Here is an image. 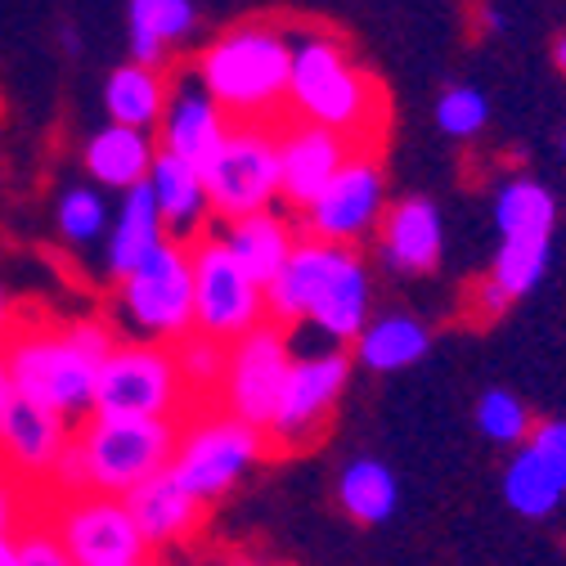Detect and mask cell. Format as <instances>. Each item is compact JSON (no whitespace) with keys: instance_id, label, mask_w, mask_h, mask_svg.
Segmentation results:
<instances>
[{"instance_id":"6da1fadb","label":"cell","mask_w":566,"mask_h":566,"mask_svg":"<svg viewBox=\"0 0 566 566\" xmlns=\"http://www.w3.org/2000/svg\"><path fill=\"white\" fill-rule=\"evenodd\" d=\"M117 342H122L117 324L99 315L19 319L0 356H6L14 396H28L63 418L82 422L86 413H95L99 369Z\"/></svg>"},{"instance_id":"7a4b0ae2","label":"cell","mask_w":566,"mask_h":566,"mask_svg":"<svg viewBox=\"0 0 566 566\" xmlns=\"http://www.w3.org/2000/svg\"><path fill=\"white\" fill-rule=\"evenodd\" d=\"M387 95L374 73L350 59L346 41L324 28L293 32L289 117L337 130L350 149H378L387 130Z\"/></svg>"},{"instance_id":"3957f363","label":"cell","mask_w":566,"mask_h":566,"mask_svg":"<svg viewBox=\"0 0 566 566\" xmlns=\"http://www.w3.org/2000/svg\"><path fill=\"white\" fill-rule=\"evenodd\" d=\"M193 73L230 122H279L289 113L293 32L270 19L234 23L202 45Z\"/></svg>"},{"instance_id":"277c9868","label":"cell","mask_w":566,"mask_h":566,"mask_svg":"<svg viewBox=\"0 0 566 566\" xmlns=\"http://www.w3.org/2000/svg\"><path fill=\"white\" fill-rule=\"evenodd\" d=\"M270 454H274V446L261 428L234 418L217 400H207V405H189L180 413L171 472L180 476V485L193 494V500H202L211 509L217 500H226L252 468H261Z\"/></svg>"},{"instance_id":"5b68a950","label":"cell","mask_w":566,"mask_h":566,"mask_svg":"<svg viewBox=\"0 0 566 566\" xmlns=\"http://www.w3.org/2000/svg\"><path fill=\"white\" fill-rule=\"evenodd\" d=\"M180 418H130V413H86L77 422V450L86 459V485L95 494H130L171 468Z\"/></svg>"},{"instance_id":"8992f818","label":"cell","mask_w":566,"mask_h":566,"mask_svg":"<svg viewBox=\"0 0 566 566\" xmlns=\"http://www.w3.org/2000/svg\"><path fill=\"white\" fill-rule=\"evenodd\" d=\"M117 328L145 342H180L193 333V261L189 243L163 239L126 279H117Z\"/></svg>"},{"instance_id":"52a82bcc","label":"cell","mask_w":566,"mask_h":566,"mask_svg":"<svg viewBox=\"0 0 566 566\" xmlns=\"http://www.w3.org/2000/svg\"><path fill=\"white\" fill-rule=\"evenodd\" d=\"M202 180L217 221L279 207V122H234L217 158L202 167Z\"/></svg>"},{"instance_id":"ba28073f","label":"cell","mask_w":566,"mask_h":566,"mask_svg":"<svg viewBox=\"0 0 566 566\" xmlns=\"http://www.w3.org/2000/svg\"><path fill=\"white\" fill-rule=\"evenodd\" d=\"M387 217V171L378 149H356L342 171L328 180V189L297 211L302 239L337 243V248H360L378 234Z\"/></svg>"},{"instance_id":"9c48e42d","label":"cell","mask_w":566,"mask_h":566,"mask_svg":"<svg viewBox=\"0 0 566 566\" xmlns=\"http://www.w3.org/2000/svg\"><path fill=\"white\" fill-rule=\"evenodd\" d=\"M41 513L77 566H149V544L117 494H45Z\"/></svg>"},{"instance_id":"30bf717a","label":"cell","mask_w":566,"mask_h":566,"mask_svg":"<svg viewBox=\"0 0 566 566\" xmlns=\"http://www.w3.org/2000/svg\"><path fill=\"white\" fill-rule=\"evenodd\" d=\"M189 396L176 374V356L167 342L122 337L99 369L95 413H130V418H180Z\"/></svg>"},{"instance_id":"8fae6325","label":"cell","mask_w":566,"mask_h":566,"mask_svg":"<svg viewBox=\"0 0 566 566\" xmlns=\"http://www.w3.org/2000/svg\"><path fill=\"white\" fill-rule=\"evenodd\" d=\"M193 261V328L217 337V342H239L256 324H265V289L234 261V252L221 243L217 230L189 243Z\"/></svg>"},{"instance_id":"7c38bea8","label":"cell","mask_w":566,"mask_h":566,"mask_svg":"<svg viewBox=\"0 0 566 566\" xmlns=\"http://www.w3.org/2000/svg\"><path fill=\"white\" fill-rule=\"evenodd\" d=\"M293 360L297 356H293L289 328L274 324V319L256 324L252 333H243L239 342H230L226 382L217 391V405L265 432L274 409H279L283 382H289V374H293Z\"/></svg>"},{"instance_id":"4fadbf2b","label":"cell","mask_w":566,"mask_h":566,"mask_svg":"<svg viewBox=\"0 0 566 566\" xmlns=\"http://www.w3.org/2000/svg\"><path fill=\"white\" fill-rule=\"evenodd\" d=\"M350 382V356L342 346L319 350V356H302L293 360V374L283 382L279 409L270 418V446L279 454H293V450H311L333 422V409L342 400Z\"/></svg>"},{"instance_id":"5bb4252c","label":"cell","mask_w":566,"mask_h":566,"mask_svg":"<svg viewBox=\"0 0 566 566\" xmlns=\"http://www.w3.org/2000/svg\"><path fill=\"white\" fill-rule=\"evenodd\" d=\"M73 437H77L73 418H63V413L28 400V396H10L0 405V463L41 494H45L50 472L63 459Z\"/></svg>"},{"instance_id":"9a60e30c","label":"cell","mask_w":566,"mask_h":566,"mask_svg":"<svg viewBox=\"0 0 566 566\" xmlns=\"http://www.w3.org/2000/svg\"><path fill=\"white\" fill-rule=\"evenodd\" d=\"M374 319V274L360 248H328V265L319 274V289L306 306V319L315 333L328 337V346H356L365 324Z\"/></svg>"},{"instance_id":"2e32d148","label":"cell","mask_w":566,"mask_h":566,"mask_svg":"<svg viewBox=\"0 0 566 566\" xmlns=\"http://www.w3.org/2000/svg\"><path fill=\"white\" fill-rule=\"evenodd\" d=\"M230 113L207 95V86L198 82V73H176L171 86H167V108H163V122H158V149L189 163V167H207L217 158V149L226 145L230 135Z\"/></svg>"},{"instance_id":"e0dca14e","label":"cell","mask_w":566,"mask_h":566,"mask_svg":"<svg viewBox=\"0 0 566 566\" xmlns=\"http://www.w3.org/2000/svg\"><path fill=\"white\" fill-rule=\"evenodd\" d=\"M350 154L356 149H350L337 130L289 117L279 126V176H283L279 202L293 207V211L311 207L328 189V180L342 171V163Z\"/></svg>"},{"instance_id":"ac0fdd59","label":"cell","mask_w":566,"mask_h":566,"mask_svg":"<svg viewBox=\"0 0 566 566\" xmlns=\"http://www.w3.org/2000/svg\"><path fill=\"white\" fill-rule=\"evenodd\" d=\"M378 261L396 274H432L446 252V221L441 207L422 193L387 202V217L374 234Z\"/></svg>"},{"instance_id":"d6986e66","label":"cell","mask_w":566,"mask_h":566,"mask_svg":"<svg viewBox=\"0 0 566 566\" xmlns=\"http://www.w3.org/2000/svg\"><path fill=\"white\" fill-rule=\"evenodd\" d=\"M122 504L135 517V531L145 535L149 553L189 544L202 531V522H207V504L193 500L171 468L149 476V481H139L130 494H122Z\"/></svg>"},{"instance_id":"ffe728a7","label":"cell","mask_w":566,"mask_h":566,"mask_svg":"<svg viewBox=\"0 0 566 566\" xmlns=\"http://www.w3.org/2000/svg\"><path fill=\"white\" fill-rule=\"evenodd\" d=\"M221 243L234 252V261L270 289L279 279V270L289 265L293 248L302 243V230L293 217H283L279 207H265V211H252V217H234V221H221Z\"/></svg>"},{"instance_id":"44dd1931","label":"cell","mask_w":566,"mask_h":566,"mask_svg":"<svg viewBox=\"0 0 566 566\" xmlns=\"http://www.w3.org/2000/svg\"><path fill=\"white\" fill-rule=\"evenodd\" d=\"M154 158H158V135L154 130H135V126H99L91 139H86V149H82V167L86 176L99 185V189H135V185H145L149 171H154Z\"/></svg>"},{"instance_id":"7402d4cb","label":"cell","mask_w":566,"mask_h":566,"mask_svg":"<svg viewBox=\"0 0 566 566\" xmlns=\"http://www.w3.org/2000/svg\"><path fill=\"white\" fill-rule=\"evenodd\" d=\"M149 189H154V202L163 211V226H167V239L176 243H193L211 230V202H207V180L198 167L171 158L158 149L154 158V171H149Z\"/></svg>"},{"instance_id":"603a6c76","label":"cell","mask_w":566,"mask_h":566,"mask_svg":"<svg viewBox=\"0 0 566 566\" xmlns=\"http://www.w3.org/2000/svg\"><path fill=\"white\" fill-rule=\"evenodd\" d=\"M163 239H167V226H163V211L154 202L149 180L126 189L117 211H113L108 239H104V270H108V279H126Z\"/></svg>"},{"instance_id":"cb8c5ba5","label":"cell","mask_w":566,"mask_h":566,"mask_svg":"<svg viewBox=\"0 0 566 566\" xmlns=\"http://www.w3.org/2000/svg\"><path fill=\"white\" fill-rule=\"evenodd\" d=\"M350 350H356V365H365L369 374H400V369H413L432 350V328L418 315L387 311L365 324V333Z\"/></svg>"},{"instance_id":"d4e9b609","label":"cell","mask_w":566,"mask_h":566,"mask_svg":"<svg viewBox=\"0 0 566 566\" xmlns=\"http://www.w3.org/2000/svg\"><path fill=\"white\" fill-rule=\"evenodd\" d=\"M167 77L149 63H122L104 82V113L117 126L135 130H158L163 108H167Z\"/></svg>"},{"instance_id":"484cf974","label":"cell","mask_w":566,"mask_h":566,"mask_svg":"<svg viewBox=\"0 0 566 566\" xmlns=\"http://www.w3.org/2000/svg\"><path fill=\"white\" fill-rule=\"evenodd\" d=\"M337 504L350 522H360V526H382L396 517L400 509V481L396 472L374 459V454H360V459H350L342 472H337Z\"/></svg>"},{"instance_id":"4316f807","label":"cell","mask_w":566,"mask_h":566,"mask_svg":"<svg viewBox=\"0 0 566 566\" xmlns=\"http://www.w3.org/2000/svg\"><path fill=\"white\" fill-rule=\"evenodd\" d=\"M130 63L158 67L176 41H185L198 23L193 0H130Z\"/></svg>"},{"instance_id":"83f0119b","label":"cell","mask_w":566,"mask_h":566,"mask_svg":"<svg viewBox=\"0 0 566 566\" xmlns=\"http://www.w3.org/2000/svg\"><path fill=\"white\" fill-rule=\"evenodd\" d=\"M494 230L500 239H553L557 230V198L548 185L531 176H513L494 193Z\"/></svg>"},{"instance_id":"f1b7e54d","label":"cell","mask_w":566,"mask_h":566,"mask_svg":"<svg viewBox=\"0 0 566 566\" xmlns=\"http://www.w3.org/2000/svg\"><path fill=\"white\" fill-rule=\"evenodd\" d=\"M504 500H509V509L517 517L544 522V517L557 513V504L566 500V490L557 485V476L548 472V463L531 446H517V454L504 468Z\"/></svg>"},{"instance_id":"f546056e","label":"cell","mask_w":566,"mask_h":566,"mask_svg":"<svg viewBox=\"0 0 566 566\" xmlns=\"http://www.w3.org/2000/svg\"><path fill=\"white\" fill-rule=\"evenodd\" d=\"M171 356H176V374H180V387H185L189 405L217 400V391L226 382V356H230L226 342L193 328L180 342H171Z\"/></svg>"},{"instance_id":"4dcf8cb0","label":"cell","mask_w":566,"mask_h":566,"mask_svg":"<svg viewBox=\"0 0 566 566\" xmlns=\"http://www.w3.org/2000/svg\"><path fill=\"white\" fill-rule=\"evenodd\" d=\"M108 226H113V207L95 185H73L54 198V230L73 252H86L91 243L108 239Z\"/></svg>"},{"instance_id":"1f68e13d","label":"cell","mask_w":566,"mask_h":566,"mask_svg":"<svg viewBox=\"0 0 566 566\" xmlns=\"http://www.w3.org/2000/svg\"><path fill=\"white\" fill-rule=\"evenodd\" d=\"M548 261H553V239H500L490 279L500 283L513 302H522V297H531L544 283Z\"/></svg>"},{"instance_id":"d6a6232c","label":"cell","mask_w":566,"mask_h":566,"mask_svg":"<svg viewBox=\"0 0 566 566\" xmlns=\"http://www.w3.org/2000/svg\"><path fill=\"white\" fill-rule=\"evenodd\" d=\"M531 428H535V418H531V409H526V400L517 391H509V387H485L481 391V400H476V432L485 441L517 450V446H526Z\"/></svg>"},{"instance_id":"836d02e7","label":"cell","mask_w":566,"mask_h":566,"mask_svg":"<svg viewBox=\"0 0 566 566\" xmlns=\"http://www.w3.org/2000/svg\"><path fill=\"white\" fill-rule=\"evenodd\" d=\"M490 122V104L476 86H446L437 99V126L450 139H476Z\"/></svg>"},{"instance_id":"e575fe53","label":"cell","mask_w":566,"mask_h":566,"mask_svg":"<svg viewBox=\"0 0 566 566\" xmlns=\"http://www.w3.org/2000/svg\"><path fill=\"white\" fill-rule=\"evenodd\" d=\"M41 504H45V494L32 490L28 481H19L6 463H0V535L14 539V535L41 513Z\"/></svg>"},{"instance_id":"d590c367","label":"cell","mask_w":566,"mask_h":566,"mask_svg":"<svg viewBox=\"0 0 566 566\" xmlns=\"http://www.w3.org/2000/svg\"><path fill=\"white\" fill-rule=\"evenodd\" d=\"M14 544H19V562H23V566H77L73 557H67V548L59 544L54 526L45 522V513H36V517L14 535Z\"/></svg>"},{"instance_id":"8d00e7d4","label":"cell","mask_w":566,"mask_h":566,"mask_svg":"<svg viewBox=\"0 0 566 566\" xmlns=\"http://www.w3.org/2000/svg\"><path fill=\"white\" fill-rule=\"evenodd\" d=\"M526 446L548 463V472L557 476V485L566 490V418H544L531 428Z\"/></svg>"},{"instance_id":"74e56055","label":"cell","mask_w":566,"mask_h":566,"mask_svg":"<svg viewBox=\"0 0 566 566\" xmlns=\"http://www.w3.org/2000/svg\"><path fill=\"white\" fill-rule=\"evenodd\" d=\"M509 306H513V297H509L490 274L472 279V289H468V315H472L476 324H494Z\"/></svg>"},{"instance_id":"f35d334b","label":"cell","mask_w":566,"mask_h":566,"mask_svg":"<svg viewBox=\"0 0 566 566\" xmlns=\"http://www.w3.org/2000/svg\"><path fill=\"white\" fill-rule=\"evenodd\" d=\"M19 306H14V297H10V289L0 283V350H6V342H10V333L19 328Z\"/></svg>"},{"instance_id":"ab89813d","label":"cell","mask_w":566,"mask_h":566,"mask_svg":"<svg viewBox=\"0 0 566 566\" xmlns=\"http://www.w3.org/2000/svg\"><path fill=\"white\" fill-rule=\"evenodd\" d=\"M0 566H23L19 562V544L10 535H0Z\"/></svg>"},{"instance_id":"60d3db41","label":"cell","mask_w":566,"mask_h":566,"mask_svg":"<svg viewBox=\"0 0 566 566\" xmlns=\"http://www.w3.org/2000/svg\"><path fill=\"white\" fill-rule=\"evenodd\" d=\"M553 67H557V73L566 77V32L553 41Z\"/></svg>"},{"instance_id":"b9f144b4","label":"cell","mask_w":566,"mask_h":566,"mask_svg":"<svg viewBox=\"0 0 566 566\" xmlns=\"http://www.w3.org/2000/svg\"><path fill=\"white\" fill-rule=\"evenodd\" d=\"M14 396V387H10V369H6V356H0V405H6Z\"/></svg>"},{"instance_id":"7bdbcfd3","label":"cell","mask_w":566,"mask_h":566,"mask_svg":"<svg viewBox=\"0 0 566 566\" xmlns=\"http://www.w3.org/2000/svg\"><path fill=\"white\" fill-rule=\"evenodd\" d=\"M485 32H504V14H494V10H485Z\"/></svg>"},{"instance_id":"ee69618b","label":"cell","mask_w":566,"mask_h":566,"mask_svg":"<svg viewBox=\"0 0 566 566\" xmlns=\"http://www.w3.org/2000/svg\"><path fill=\"white\" fill-rule=\"evenodd\" d=\"M226 566H256V562H243V557H239V562H226Z\"/></svg>"},{"instance_id":"f6af8a7d","label":"cell","mask_w":566,"mask_h":566,"mask_svg":"<svg viewBox=\"0 0 566 566\" xmlns=\"http://www.w3.org/2000/svg\"><path fill=\"white\" fill-rule=\"evenodd\" d=\"M562 154H566V135H562Z\"/></svg>"}]
</instances>
